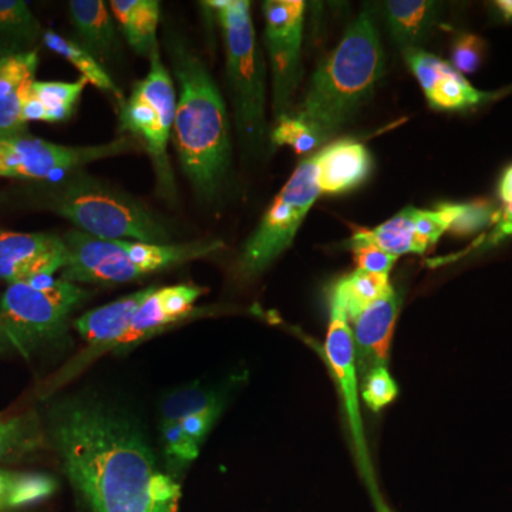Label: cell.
I'll list each match as a JSON object with an SVG mask.
<instances>
[{
  "label": "cell",
  "mask_w": 512,
  "mask_h": 512,
  "mask_svg": "<svg viewBox=\"0 0 512 512\" xmlns=\"http://www.w3.org/2000/svg\"><path fill=\"white\" fill-rule=\"evenodd\" d=\"M50 440L93 512H178L180 483L161 470L143 431L119 410L64 400L50 413Z\"/></svg>",
  "instance_id": "1"
},
{
  "label": "cell",
  "mask_w": 512,
  "mask_h": 512,
  "mask_svg": "<svg viewBox=\"0 0 512 512\" xmlns=\"http://www.w3.org/2000/svg\"><path fill=\"white\" fill-rule=\"evenodd\" d=\"M165 47L180 86L173 127L175 151L198 197L211 201L231 167L227 106L207 64L183 36L167 32Z\"/></svg>",
  "instance_id": "2"
},
{
  "label": "cell",
  "mask_w": 512,
  "mask_h": 512,
  "mask_svg": "<svg viewBox=\"0 0 512 512\" xmlns=\"http://www.w3.org/2000/svg\"><path fill=\"white\" fill-rule=\"evenodd\" d=\"M384 74V53L370 10H363L312 76L295 116L323 140L348 124L370 99Z\"/></svg>",
  "instance_id": "3"
},
{
  "label": "cell",
  "mask_w": 512,
  "mask_h": 512,
  "mask_svg": "<svg viewBox=\"0 0 512 512\" xmlns=\"http://www.w3.org/2000/svg\"><path fill=\"white\" fill-rule=\"evenodd\" d=\"M46 188L50 210L92 237L158 245L175 244L178 237L170 218L86 171H73Z\"/></svg>",
  "instance_id": "4"
},
{
  "label": "cell",
  "mask_w": 512,
  "mask_h": 512,
  "mask_svg": "<svg viewBox=\"0 0 512 512\" xmlns=\"http://www.w3.org/2000/svg\"><path fill=\"white\" fill-rule=\"evenodd\" d=\"M67 265L60 279L72 284L117 285L157 274L224 248L221 241L147 244L128 239H101L72 229L63 235Z\"/></svg>",
  "instance_id": "5"
},
{
  "label": "cell",
  "mask_w": 512,
  "mask_h": 512,
  "mask_svg": "<svg viewBox=\"0 0 512 512\" xmlns=\"http://www.w3.org/2000/svg\"><path fill=\"white\" fill-rule=\"evenodd\" d=\"M221 26L225 66L235 124L248 150L261 147L266 136V66L247 0H210Z\"/></svg>",
  "instance_id": "6"
},
{
  "label": "cell",
  "mask_w": 512,
  "mask_h": 512,
  "mask_svg": "<svg viewBox=\"0 0 512 512\" xmlns=\"http://www.w3.org/2000/svg\"><path fill=\"white\" fill-rule=\"evenodd\" d=\"M89 292L53 276L8 286L0 299V338L28 357L66 332L67 320Z\"/></svg>",
  "instance_id": "7"
},
{
  "label": "cell",
  "mask_w": 512,
  "mask_h": 512,
  "mask_svg": "<svg viewBox=\"0 0 512 512\" xmlns=\"http://www.w3.org/2000/svg\"><path fill=\"white\" fill-rule=\"evenodd\" d=\"M175 111L177 93L174 80L158 52L150 57L147 76L134 84L130 96L121 101L119 128L121 133L143 144L156 174L157 191L168 200H174L177 194L173 167L168 156Z\"/></svg>",
  "instance_id": "8"
},
{
  "label": "cell",
  "mask_w": 512,
  "mask_h": 512,
  "mask_svg": "<svg viewBox=\"0 0 512 512\" xmlns=\"http://www.w3.org/2000/svg\"><path fill=\"white\" fill-rule=\"evenodd\" d=\"M319 195L312 154L293 171L242 248L237 264L241 278L252 279L261 275L291 247L296 232Z\"/></svg>",
  "instance_id": "9"
},
{
  "label": "cell",
  "mask_w": 512,
  "mask_h": 512,
  "mask_svg": "<svg viewBox=\"0 0 512 512\" xmlns=\"http://www.w3.org/2000/svg\"><path fill=\"white\" fill-rule=\"evenodd\" d=\"M136 138L123 136L99 146H62L26 131L0 137V177L55 183L87 164L138 150Z\"/></svg>",
  "instance_id": "10"
},
{
  "label": "cell",
  "mask_w": 512,
  "mask_h": 512,
  "mask_svg": "<svg viewBox=\"0 0 512 512\" xmlns=\"http://www.w3.org/2000/svg\"><path fill=\"white\" fill-rule=\"evenodd\" d=\"M265 46L272 72V109L275 119L288 116L301 86L302 37L305 2L268 0L264 3Z\"/></svg>",
  "instance_id": "11"
},
{
  "label": "cell",
  "mask_w": 512,
  "mask_h": 512,
  "mask_svg": "<svg viewBox=\"0 0 512 512\" xmlns=\"http://www.w3.org/2000/svg\"><path fill=\"white\" fill-rule=\"evenodd\" d=\"M326 359L332 367L333 377L338 383L345 412L348 414L350 431L355 443L357 463L365 478L367 488L377 487L369 453H367L365 433H363L362 416L359 409V384L353 333L348 316L336 306L330 305V325L325 343Z\"/></svg>",
  "instance_id": "12"
},
{
  "label": "cell",
  "mask_w": 512,
  "mask_h": 512,
  "mask_svg": "<svg viewBox=\"0 0 512 512\" xmlns=\"http://www.w3.org/2000/svg\"><path fill=\"white\" fill-rule=\"evenodd\" d=\"M66 265L62 237L0 229V279L9 285L53 276Z\"/></svg>",
  "instance_id": "13"
},
{
  "label": "cell",
  "mask_w": 512,
  "mask_h": 512,
  "mask_svg": "<svg viewBox=\"0 0 512 512\" xmlns=\"http://www.w3.org/2000/svg\"><path fill=\"white\" fill-rule=\"evenodd\" d=\"M205 289L183 284L156 288L140 306L126 335L117 343L114 352L124 353L136 348L144 340L160 335L164 330L180 325L184 320L205 315V309L195 308Z\"/></svg>",
  "instance_id": "14"
},
{
  "label": "cell",
  "mask_w": 512,
  "mask_h": 512,
  "mask_svg": "<svg viewBox=\"0 0 512 512\" xmlns=\"http://www.w3.org/2000/svg\"><path fill=\"white\" fill-rule=\"evenodd\" d=\"M154 289L156 286H148L146 289L130 293L124 298L84 313L82 318L74 320V328L87 343L86 352L76 359V367H74L76 372L96 357L114 352L117 343L130 328L134 315Z\"/></svg>",
  "instance_id": "15"
},
{
  "label": "cell",
  "mask_w": 512,
  "mask_h": 512,
  "mask_svg": "<svg viewBox=\"0 0 512 512\" xmlns=\"http://www.w3.org/2000/svg\"><path fill=\"white\" fill-rule=\"evenodd\" d=\"M399 311V295L392 291L352 320L355 325L353 345L360 377L375 367L387 365Z\"/></svg>",
  "instance_id": "16"
},
{
  "label": "cell",
  "mask_w": 512,
  "mask_h": 512,
  "mask_svg": "<svg viewBox=\"0 0 512 512\" xmlns=\"http://www.w3.org/2000/svg\"><path fill=\"white\" fill-rule=\"evenodd\" d=\"M315 181L320 194H340L366 180L372 158L363 144L339 140L313 154Z\"/></svg>",
  "instance_id": "17"
},
{
  "label": "cell",
  "mask_w": 512,
  "mask_h": 512,
  "mask_svg": "<svg viewBox=\"0 0 512 512\" xmlns=\"http://www.w3.org/2000/svg\"><path fill=\"white\" fill-rule=\"evenodd\" d=\"M70 22L77 43L99 62L110 59L119 50L116 25L109 9L101 0H72L69 2Z\"/></svg>",
  "instance_id": "18"
},
{
  "label": "cell",
  "mask_w": 512,
  "mask_h": 512,
  "mask_svg": "<svg viewBox=\"0 0 512 512\" xmlns=\"http://www.w3.org/2000/svg\"><path fill=\"white\" fill-rule=\"evenodd\" d=\"M87 82L80 77L76 82H37L30 83L23 103L22 117L28 121L63 123L72 117L77 104L82 99Z\"/></svg>",
  "instance_id": "19"
},
{
  "label": "cell",
  "mask_w": 512,
  "mask_h": 512,
  "mask_svg": "<svg viewBox=\"0 0 512 512\" xmlns=\"http://www.w3.org/2000/svg\"><path fill=\"white\" fill-rule=\"evenodd\" d=\"M441 10L430 0H390L384 5V18L390 36L402 50L420 49L430 35Z\"/></svg>",
  "instance_id": "20"
},
{
  "label": "cell",
  "mask_w": 512,
  "mask_h": 512,
  "mask_svg": "<svg viewBox=\"0 0 512 512\" xmlns=\"http://www.w3.org/2000/svg\"><path fill=\"white\" fill-rule=\"evenodd\" d=\"M110 9L119 23L131 49L141 57H150L158 50L160 2L157 0H113Z\"/></svg>",
  "instance_id": "21"
},
{
  "label": "cell",
  "mask_w": 512,
  "mask_h": 512,
  "mask_svg": "<svg viewBox=\"0 0 512 512\" xmlns=\"http://www.w3.org/2000/svg\"><path fill=\"white\" fill-rule=\"evenodd\" d=\"M357 245H373L396 256L424 254L429 249L417 235L413 207L404 208L379 227L355 232L346 242V247L353 248Z\"/></svg>",
  "instance_id": "22"
},
{
  "label": "cell",
  "mask_w": 512,
  "mask_h": 512,
  "mask_svg": "<svg viewBox=\"0 0 512 512\" xmlns=\"http://www.w3.org/2000/svg\"><path fill=\"white\" fill-rule=\"evenodd\" d=\"M45 30L23 0H0V59L33 52Z\"/></svg>",
  "instance_id": "23"
},
{
  "label": "cell",
  "mask_w": 512,
  "mask_h": 512,
  "mask_svg": "<svg viewBox=\"0 0 512 512\" xmlns=\"http://www.w3.org/2000/svg\"><path fill=\"white\" fill-rule=\"evenodd\" d=\"M392 291L394 289L390 285L389 275L370 274L356 269L333 285L330 305L336 306L345 312L349 320H353Z\"/></svg>",
  "instance_id": "24"
},
{
  "label": "cell",
  "mask_w": 512,
  "mask_h": 512,
  "mask_svg": "<svg viewBox=\"0 0 512 512\" xmlns=\"http://www.w3.org/2000/svg\"><path fill=\"white\" fill-rule=\"evenodd\" d=\"M46 446L42 421L33 410L18 416H0V463H15Z\"/></svg>",
  "instance_id": "25"
},
{
  "label": "cell",
  "mask_w": 512,
  "mask_h": 512,
  "mask_svg": "<svg viewBox=\"0 0 512 512\" xmlns=\"http://www.w3.org/2000/svg\"><path fill=\"white\" fill-rule=\"evenodd\" d=\"M426 94L430 106L437 110H468L497 99L503 93H487L477 90L463 74L450 63H444L436 82Z\"/></svg>",
  "instance_id": "26"
},
{
  "label": "cell",
  "mask_w": 512,
  "mask_h": 512,
  "mask_svg": "<svg viewBox=\"0 0 512 512\" xmlns=\"http://www.w3.org/2000/svg\"><path fill=\"white\" fill-rule=\"evenodd\" d=\"M42 42L45 43L47 49L52 50L56 55L62 56L64 60L72 63L82 73V77L101 90V92L111 94L120 103L124 100L123 93H121L117 84L113 82L107 70L104 69L103 64L96 57L90 55L76 40L57 35L52 30H45Z\"/></svg>",
  "instance_id": "27"
},
{
  "label": "cell",
  "mask_w": 512,
  "mask_h": 512,
  "mask_svg": "<svg viewBox=\"0 0 512 512\" xmlns=\"http://www.w3.org/2000/svg\"><path fill=\"white\" fill-rule=\"evenodd\" d=\"M55 490L56 481L46 474L16 473L0 468V511L39 503Z\"/></svg>",
  "instance_id": "28"
},
{
  "label": "cell",
  "mask_w": 512,
  "mask_h": 512,
  "mask_svg": "<svg viewBox=\"0 0 512 512\" xmlns=\"http://www.w3.org/2000/svg\"><path fill=\"white\" fill-rule=\"evenodd\" d=\"M224 409V402L217 393L201 386L184 387L165 397L160 410V423H178L195 414Z\"/></svg>",
  "instance_id": "29"
},
{
  "label": "cell",
  "mask_w": 512,
  "mask_h": 512,
  "mask_svg": "<svg viewBox=\"0 0 512 512\" xmlns=\"http://www.w3.org/2000/svg\"><path fill=\"white\" fill-rule=\"evenodd\" d=\"M274 146H289L298 154H315L323 143L322 137L301 117L295 114L276 120V126L271 133Z\"/></svg>",
  "instance_id": "30"
},
{
  "label": "cell",
  "mask_w": 512,
  "mask_h": 512,
  "mask_svg": "<svg viewBox=\"0 0 512 512\" xmlns=\"http://www.w3.org/2000/svg\"><path fill=\"white\" fill-rule=\"evenodd\" d=\"M39 64L36 50L22 55L6 56L0 59V99L18 92L25 84L35 80Z\"/></svg>",
  "instance_id": "31"
},
{
  "label": "cell",
  "mask_w": 512,
  "mask_h": 512,
  "mask_svg": "<svg viewBox=\"0 0 512 512\" xmlns=\"http://www.w3.org/2000/svg\"><path fill=\"white\" fill-rule=\"evenodd\" d=\"M362 397L373 412H380L383 407L393 402L399 394V387L386 366L375 367L362 377Z\"/></svg>",
  "instance_id": "32"
},
{
  "label": "cell",
  "mask_w": 512,
  "mask_h": 512,
  "mask_svg": "<svg viewBox=\"0 0 512 512\" xmlns=\"http://www.w3.org/2000/svg\"><path fill=\"white\" fill-rule=\"evenodd\" d=\"M485 56V42L473 33H461L451 49V66L458 73L473 74L480 69Z\"/></svg>",
  "instance_id": "33"
},
{
  "label": "cell",
  "mask_w": 512,
  "mask_h": 512,
  "mask_svg": "<svg viewBox=\"0 0 512 512\" xmlns=\"http://www.w3.org/2000/svg\"><path fill=\"white\" fill-rule=\"evenodd\" d=\"M355 255L357 269L370 274L389 275L399 256L389 254L373 245H357L350 248Z\"/></svg>",
  "instance_id": "34"
},
{
  "label": "cell",
  "mask_w": 512,
  "mask_h": 512,
  "mask_svg": "<svg viewBox=\"0 0 512 512\" xmlns=\"http://www.w3.org/2000/svg\"><path fill=\"white\" fill-rule=\"evenodd\" d=\"M498 195L504 205L512 204V165L504 171L501 177L500 185H498Z\"/></svg>",
  "instance_id": "35"
},
{
  "label": "cell",
  "mask_w": 512,
  "mask_h": 512,
  "mask_svg": "<svg viewBox=\"0 0 512 512\" xmlns=\"http://www.w3.org/2000/svg\"><path fill=\"white\" fill-rule=\"evenodd\" d=\"M493 6L501 19L505 22H512V0H497Z\"/></svg>",
  "instance_id": "36"
}]
</instances>
